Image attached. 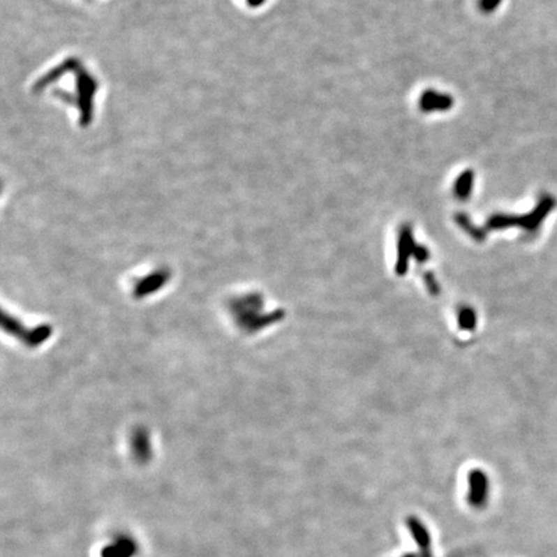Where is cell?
Wrapping results in <instances>:
<instances>
[{"mask_svg":"<svg viewBox=\"0 0 557 557\" xmlns=\"http://www.w3.org/2000/svg\"><path fill=\"white\" fill-rule=\"evenodd\" d=\"M447 106H449V101L447 100V97L444 96V97H441V96H438V94H427L426 97H424V100L422 98V107H424L426 110H431V109H447Z\"/></svg>","mask_w":557,"mask_h":557,"instance_id":"6da1fadb","label":"cell"}]
</instances>
